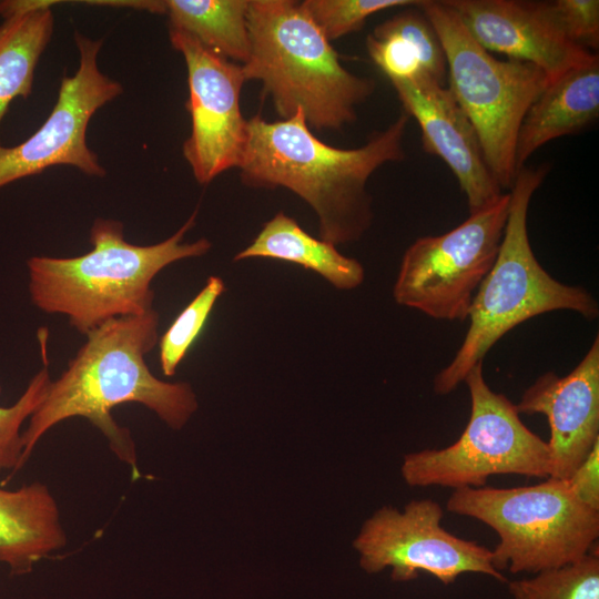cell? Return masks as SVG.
<instances>
[{
	"label": "cell",
	"mask_w": 599,
	"mask_h": 599,
	"mask_svg": "<svg viewBox=\"0 0 599 599\" xmlns=\"http://www.w3.org/2000/svg\"><path fill=\"white\" fill-rule=\"evenodd\" d=\"M599 115L598 54L549 82L530 105L519 128L516 142V167L548 142L575 134Z\"/></svg>",
	"instance_id": "obj_16"
},
{
	"label": "cell",
	"mask_w": 599,
	"mask_h": 599,
	"mask_svg": "<svg viewBox=\"0 0 599 599\" xmlns=\"http://www.w3.org/2000/svg\"><path fill=\"white\" fill-rule=\"evenodd\" d=\"M518 414L547 417L549 477L567 479L599 441V336L566 376H540L515 405Z\"/></svg>",
	"instance_id": "obj_15"
},
{
	"label": "cell",
	"mask_w": 599,
	"mask_h": 599,
	"mask_svg": "<svg viewBox=\"0 0 599 599\" xmlns=\"http://www.w3.org/2000/svg\"><path fill=\"white\" fill-rule=\"evenodd\" d=\"M159 314L118 317L88 333L87 342L57 380H51L43 402L30 416L22 433L21 468L42 436L57 424L87 418L108 439L116 457L139 477L136 453L130 432L116 424L112 409L126 403L141 404L172 429H181L197 409L187 383L156 378L145 355L158 343Z\"/></svg>",
	"instance_id": "obj_1"
},
{
	"label": "cell",
	"mask_w": 599,
	"mask_h": 599,
	"mask_svg": "<svg viewBox=\"0 0 599 599\" xmlns=\"http://www.w3.org/2000/svg\"><path fill=\"white\" fill-rule=\"evenodd\" d=\"M549 169V164L524 166L517 173L499 251L474 296L466 336L453 361L434 378L438 395L456 389L505 334L529 318L558 309L573 311L588 319L598 317L596 298L583 287L550 276L530 246L528 209Z\"/></svg>",
	"instance_id": "obj_5"
},
{
	"label": "cell",
	"mask_w": 599,
	"mask_h": 599,
	"mask_svg": "<svg viewBox=\"0 0 599 599\" xmlns=\"http://www.w3.org/2000/svg\"><path fill=\"white\" fill-rule=\"evenodd\" d=\"M270 257L300 265L328 281L337 290H354L365 276L363 265L339 253L335 245L305 232L284 212L264 223L254 241L234 261Z\"/></svg>",
	"instance_id": "obj_18"
},
{
	"label": "cell",
	"mask_w": 599,
	"mask_h": 599,
	"mask_svg": "<svg viewBox=\"0 0 599 599\" xmlns=\"http://www.w3.org/2000/svg\"><path fill=\"white\" fill-rule=\"evenodd\" d=\"M65 545L60 509L47 485L0 488V562L11 575L29 573L34 564Z\"/></svg>",
	"instance_id": "obj_17"
},
{
	"label": "cell",
	"mask_w": 599,
	"mask_h": 599,
	"mask_svg": "<svg viewBox=\"0 0 599 599\" xmlns=\"http://www.w3.org/2000/svg\"><path fill=\"white\" fill-rule=\"evenodd\" d=\"M418 9L443 47L448 89L471 122L485 161L502 190L517 176L516 142L520 124L549 79L536 65L500 60L483 48L443 0H422Z\"/></svg>",
	"instance_id": "obj_7"
},
{
	"label": "cell",
	"mask_w": 599,
	"mask_h": 599,
	"mask_svg": "<svg viewBox=\"0 0 599 599\" xmlns=\"http://www.w3.org/2000/svg\"><path fill=\"white\" fill-rule=\"evenodd\" d=\"M509 200L507 192L451 231L417 238L402 258L395 301L436 319L465 321L497 257Z\"/></svg>",
	"instance_id": "obj_9"
},
{
	"label": "cell",
	"mask_w": 599,
	"mask_h": 599,
	"mask_svg": "<svg viewBox=\"0 0 599 599\" xmlns=\"http://www.w3.org/2000/svg\"><path fill=\"white\" fill-rule=\"evenodd\" d=\"M54 3L48 0L0 26V125L12 101L32 92L35 67L53 33Z\"/></svg>",
	"instance_id": "obj_20"
},
{
	"label": "cell",
	"mask_w": 599,
	"mask_h": 599,
	"mask_svg": "<svg viewBox=\"0 0 599 599\" xmlns=\"http://www.w3.org/2000/svg\"><path fill=\"white\" fill-rule=\"evenodd\" d=\"M470 396L468 423L451 445L404 456L400 474L410 487L440 486L453 489L483 487L491 475L516 474L548 478L547 441L520 419L516 406L494 392L475 365L464 380Z\"/></svg>",
	"instance_id": "obj_8"
},
{
	"label": "cell",
	"mask_w": 599,
	"mask_h": 599,
	"mask_svg": "<svg viewBox=\"0 0 599 599\" xmlns=\"http://www.w3.org/2000/svg\"><path fill=\"white\" fill-rule=\"evenodd\" d=\"M408 122L403 112L365 144L341 149L314 135L302 110L273 122L254 115L247 120L237 167L241 181L251 187H284L295 193L314 210L321 240L335 246L357 241L373 221L367 182L384 164L405 158Z\"/></svg>",
	"instance_id": "obj_2"
},
{
	"label": "cell",
	"mask_w": 599,
	"mask_h": 599,
	"mask_svg": "<svg viewBox=\"0 0 599 599\" xmlns=\"http://www.w3.org/2000/svg\"><path fill=\"white\" fill-rule=\"evenodd\" d=\"M224 291L223 280L219 276H210L204 287L160 337L159 359L164 376L175 375L177 366L200 336L217 298Z\"/></svg>",
	"instance_id": "obj_23"
},
{
	"label": "cell",
	"mask_w": 599,
	"mask_h": 599,
	"mask_svg": "<svg viewBox=\"0 0 599 599\" xmlns=\"http://www.w3.org/2000/svg\"><path fill=\"white\" fill-rule=\"evenodd\" d=\"M45 343V338H42L44 366L29 380L23 394L13 405L0 406V471L11 470L10 476L21 469L23 451L21 426L43 402L51 383ZM1 390L0 387V394Z\"/></svg>",
	"instance_id": "obj_24"
},
{
	"label": "cell",
	"mask_w": 599,
	"mask_h": 599,
	"mask_svg": "<svg viewBox=\"0 0 599 599\" xmlns=\"http://www.w3.org/2000/svg\"><path fill=\"white\" fill-rule=\"evenodd\" d=\"M164 4L170 29L192 35L230 61L247 62L248 0H165Z\"/></svg>",
	"instance_id": "obj_21"
},
{
	"label": "cell",
	"mask_w": 599,
	"mask_h": 599,
	"mask_svg": "<svg viewBox=\"0 0 599 599\" xmlns=\"http://www.w3.org/2000/svg\"><path fill=\"white\" fill-rule=\"evenodd\" d=\"M390 82L404 112L420 128L424 150L438 156L456 176L469 214L495 204L505 192L488 169L471 122L448 87L426 72Z\"/></svg>",
	"instance_id": "obj_14"
},
{
	"label": "cell",
	"mask_w": 599,
	"mask_h": 599,
	"mask_svg": "<svg viewBox=\"0 0 599 599\" xmlns=\"http://www.w3.org/2000/svg\"><path fill=\"white\" fill-rule=\"evenodd\" d=\"M443 517L441 506L433 499H414L402 511L380 507L353 541L362 569L377 573L390 568L395 581H410L425 571L445 586L466 572L507 582L494 566L493 551L446 530Z\"/></svg>",
	"instance_id": "obj_10"
},
{
	"label": "cell",
	"mask_w": 599,
	"mask_h": 599,
	"mask_svg": "<svg viewBox=\"0 0 599 599\" xmlns=\"http://www.w3.org/2000/svg\"><path fill=\"white\" fill-rule=\"evenodd\" d=\"M79 50V68L64 75L57 102L43 124L22 143L0 145V189L20 179L32 176L55 165H71L91 176H103L104 167L88 146L87 130L93 114L119 97L120 82L102 73L98 67L101 40L74 32Z\"/></svg>",
	"instance_id": "obj_11"
},
{
	"label": "cell",
	"mask_w": 599,
	"mask_h": 599,
	"mask_svg": "<svg viewBox=\"0 0 599 599\" xmlns=\"http://www.w3.org/2000/svg\"><path fill=\"white\" fill-rule=\"evenodd\" d=\"M170 41L187 69L191 134L183 156L202 185L238 167L247 140V120L241 111L243 68L203 45L192 35L169 29Z\"/></svg>",
	"instance_id": "obj_12"
},
{
	"label": "cell",
	"mask_w": 599,
	"mask_h": 599,
	"mask_svg": "<svg viewBox=\"0 0 599 599\" xmlns=\"http://www.w3.org/2000/svg\"><path fill=\"white\" fill-rule=\"evenodd\" d=\"M487 51L531 63L556 80L596 54L562 31L550 1L443 0Z\"/></svg>",
	"instance_id": "obj_13"
},
{
	"label": "cell",
	"mask_w": 599,
	"mask_h": 599,
	"mask_svg": "<svg viewBox=\"0 0 599 599\" xmlns=\"http://www.w3.org/2000/svg\"><path fill=\"white\" fill-rule=\"evenodd\" d=\"M512 599H599L598 548L582 559L508 583Z\"/></svg>",
	"instance_id": "obj_22"
},
{
	"label": "cell",
	"mask_w": 599,
	"mask_h": 599,
	"mask_svg": "<svg viewBox=\"0 0 599 599\" xmlns=\"http://www.w3.org/2000/svg\"><path fill=\"white\" fill-rule=\"evenodd\" d=\"M446 508L489 526L499 537L498 571L538 573L573 564L595 549L599 510L582 504L566 479L514 488L454 489Z\"/></svg>",
	"instance_id": "obj_6"
},
{
	"label": "cell",
	"mask_w": 599,
	"mask_h": 599,
	"mask_svg": "<svg viewBox=\"0 0 599 599\" xmlns=\"http://www.w3.org/2000/svg\"><path fill=\"white\" fill-rule=\"evenodd\" d=\"M196 214L194 211L169 238L152 245L126 242L123 224L116 220L95 219L90 252L28 260L31 302L44 313L68 316L70 325L84 335L113 318L153 309V278L167 265L205 255L212 246L204 237L183 242Z\"/></svg>",
	"instance_id": "obj_3"
},
{
	"label": "cell",
	"mask_w": 599,
	"mask_h": 599,
	"mask_svg": "<svg viewBox=\"0 0 599 599\" xmlns=\"http://www.w3.org/2000/svg\"><path fill=\"white\" fill-rule=\"evenodd\" d=\"M422 0H304L301 6L329 41L359 31L368 17L392 8L418 7Z\"/></svg>",
	"instance_id": "obj_25"
},
{
	"label": "cell",
	"mask_w": 599,
	"mask_h": 599,
	"mask_svg": "<svg viewBox=\"0 0 599 599\" xmlns=\"http://www.w3.org/2000/svg\"><path fill=\"white\" fill-rule=\"evenodd\" d=\"M550 4L562 31L572 42L586 49H598V0H556Z\"/></svg>",
	"instance_id": "obj_26"
},
{
	"label": "cell",
	"mask_w": 599,
	"mask_h": 599,
	"mask_svg": "<svg viewBox=\"0 0 599 599\" xmlns=\"http://www.w3.org/2000/svg\"><path fill=\"white\" fill-rule=\"evenodd\" d=\"M246 81L257 80L281 120L302 110L309 129L337 131L357 120L374 80L349 72L294 0H248Z\"/></svg>",
	"instance_id": "obj_4"
},
{
	"label": "cell",
	"mask_w": 599,
	"mask_h": 599,
	"mask_svg": "<svg viewBox=\"0 0 599 599\" xmlns=\"http://www.w3.org/2000/svg\"><path fill=\"white\" fill-rule=\"evenodd\" d=\"M566 481L582 504L599 510V441Z\"/></svg>",
	"instance_id": "obj_27"
},
{
	"label": "cell",
	"mask_w": 599,
	"mask_h": 599,
	"mask_svg": "<svg viewBox=\"0 0 599 599\" xmlns=\"http://www.w3.org/2000/svg\"><path fill=\"white\" fill-rule=\"evenodd\" d=\"M366 48L389 81L409 80L426 72L445 82L447 65L443 47L419 9L400 11L376 26L367 35Z\"/></svg>",
	"instance_id": "obj_19"
}]
</instances>
